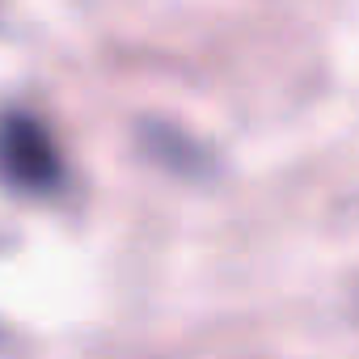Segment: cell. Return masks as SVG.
I'll return each mask as SVG.
<instances>
[{
	"instance_id": "obj_1",
	"label": "cell",
	"mask_w": 359,
	"mask_h": 359,
	"mask_svg": "<svg viewBox=\"0 0 359 359\" xmlns=\"http://www.w3.org/2000/svg\"><path fill=\"white\" fill-rule=\"evenodd\" d=\"M64 173L55 135L22 110L0 114V177L22 191H51Z\"/></svg>"
}]
</instances>
